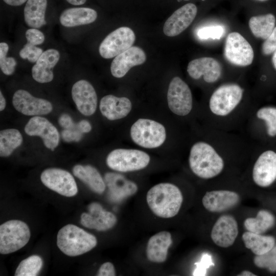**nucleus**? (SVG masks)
<instances>
[{
  "mask_svg": "<svg viewBox=\"0 0 276 276\" xmlns=\"http://www.w3.org/2000/svg\"><path fill=\"white\" fill-rule=\"evenodd\" d=\"M150 160V156L144 151L136 149H117L108 154L106 164L114 171L127 172L146 168Z\"/></svg>",
  "mask_w": 276,
  "mask_h": 276,
  "instance_id": "obj_6",
  "label": "nucleus"
},
{
  "mask_svg": "<svg viewBox=\"0 0 276 276\" xmlns=\"http://www.w3.org/2000/svg\"><path fill=\"white\" fill-rule=\"evenodd\" d=\"M182 1H190V0H177V1L178 2H180Z\"/></svg>",
  "mask_w": 276,
  "mask_h": 276,
  "instance_id": "obj_51",
  "label": "nucleus"
},
{
  "mask_svg": "<svg viewBox=\"0 0 276 276\" xmlns=\"http://www.w3.org/2000/svg\"><path fill=\"white\" fill-rule=\"evenodd\" d=\"M12 103L16 110L26 116L47 114L53 109L50 101L35 97L24 89H18L14 93Z\"/></svg>",
  "mask_w": 276,
  "mask_h": 276,
  "instance_id": "obj_12",
  "label": "nucleus"
},
{
  "mask_svg": "<svg viewBox=\"0 0 276 276\" xmlns=\"http://www.w3.org/2000/svg\"><path fill=\"white\" fill-rule=\"evenodd\" d=\"M42 50L36 45L27 42L19 51L20 57L23 59H27L31 62H36L42 54Z\"/></svg>",
  "mask_w": 276,
  "mask_h": 276,
  "instance_id": "obj_38",
  "label": "nucleus"
},
{
  "mask_svg": "<svg viewBox=\"0 0 276 276\" xmlns=\"http://www.w3.org/2000/svg\"><path fill=\"white\" fill-rule=\"evenodd\" d=\"M7 4L13 6H20L28 0H3Z\"/></svg>",
  "mask_w": 276,
  "mask_h": 276,
  "instance_id": "obj_46",
  "label": "nucleus"
},
{
  "mask_svg": "<svg viewBox=\"0 0 276 276\" xmlns=\"http://www.w3.org/2000/svg\"><path fill=\"white\" fill-rule=\"evenodd\" d=\"M224 33V29L220 25L205 26L197 32L198 37L201 40L219 39Z\"/></svg>",
  "mask_w": 276,
  "mask_h": 276,
  "instance_id": "obj_37",
  "label": "nucleus"
},
{
  "mask_svg": "<svg viewBox=\"0 0 276 276\" xmlns=\"http://www.w3.org/2000/svg\"><path fill=\"white\" fill-rule=\"evenodd\" d=\"M189 162L192 171L203 179L217 176L224 168L222 157L211 145L203 142H199L193 145Z\"/></svg>",
  "mask_w": 276,
  "mask_h": 276,
  "instance_id": "obj_2",
  "label": "nucleus"
},
{
  "mask_svg": "<svg viewBox=\"0 0 276 276\" xmlns=\"http://www.w3.org/2000/svg\"><path fill=\"white\" fill-rule=\"evenodd\" d=\"M108 187L109 198L114 202H121L135 194L138 190L136 184L123 175L108 172L104 177Z\"/></svg>",
  "mask_w": 276,
  "mask_h": 276,
  "instance_id": "obj_19",
  "label": "nucleus"
},
{
  "mask_svg": "<svg viewBox=\"0 0 276 276\" xmlns=\"http://www.w3.org/2000/svg\"><path fill=\"white\" fill-rule=\"evenodd\" d=\"M242 238L245 247L256 255H263L275 245V239L271 236H264L250 232L243 234Z\"/></svg>",
  "mask_w": 276,
  "mask_h": 276,
  "instance_id": "obj_29",
  "label": "nucleus"
},
{
  "mask_svg": "<svg viewBox=\"0 0 276 276\" xmlns=\"http://www.w3.org/2000/svg\"><path fill=\"white\" fill-rule=\"evenodd\" d=\"M99 108L103 116L113 121L126 117L131 111L132 104L127 98L109 95L101 99Z\"/></svg>",
  "mask_w": 276,
  "mask_h": 276,
  "instance_id": "obj_24",
  "label": "nucleus"
},
{
  "mask_svg": "<svg viewBox=\"0 0 276 276\" xmlns=\"http://www.w3.org/2000/svg\"><path fill=\"white\" fill-rule=\"evenodd\" d=\"M240 196L236 192L228 190L207 192L202 198L203 206L209 212L221 213L236 206L240 201Z\"/></svg>",
  "mask_w": 276,
  "mask_h": 276,
  "instance_id": "obj_21",
  "label": "nucleus"
},
{
  "mask_svg": "<svg viewBox=\"0 0 276 276\" xmlns=\"http://www.w3.org/2000/svg\"><path fill=\"white\" fill-rule=\"evenodd\" d=\"M73 174L84 182L94 192L102 194L106 184L100 173L94 167L87 165H76L72 169Z\"/></svg>",
  "mask_w": 276,
  "mask_h": 276,
  "instance_id": "obj_27",
  "label": "nucleus"
},
{
  "mask_svg": "<svg viewBox=\"0 0 276 276\" xmlns=\"http://www.w3.org/2000/svg\"><path fill=\"white\" fill-rule=\"evenodd\" d=\"M63 140L67 142H78L82 137V132L79 130H73L72 129H65L62 132Z\"/></svg>",
  "mask_w": 276,
  "mask_h": 276,
  "instance_id": "obj_42",
  "label": "nucleus"
},
{
  "mask_svg": "<svg viewBox=\"0 0 276 276\" xmlns=\"http://www.w3.org/2000/svg\"><path fill=\"white\" fill-rule=\"evenodd\" d=\"M27 43L37 45L42 44L44 41V36L42 32L36 28H31L26 32Z\"/></svg>",
  "mask_w": 276,
  "mask_h": 276,
  "instance_id": "obj_40",
  "label": "nucleus"
},
{
  "mask_svg": "<svg viewBox=\"0 0 276 276\" xmlns=\"http://www.w3.org/2000/svg\"><path fill=\"white\" fill-rule=\"evenodd\" d=\"M42 183L48 188L65 197H73L78 193V187L73 175L60 168H51L41 174Z\"/></svg>",
  "mask_w": 276,
  "mask_h": 276,
  "instance_id": "obj_10",
  "label": "nucleus"
},
{
  "mask_svg": "<svg viewBox=\"0 0 276 276\" xmlns=\"http://www.w3.org/2000/svg\"><path fill=\"white\" fill-rule=\"evenodd\" d=\"M275 223V217L270 212L262 210L258 212L256 217L246 219L244 225L250 232L262 234L271 228Z\"/></svg>",
  "mask_w": 276,
  "mask_h": 276,
  "instance_id": "obj_31",
  "label": "nucleus"
},
{
  "mask_svg": "<svg viewBox=\"0 0 276 276\" xmlns=\"http://www.w3.org/2000/svg\"><path fill=\"white\" fill-rule=\"evenodd\" d=\"M167 100L169 108L175 114L185 116L192 108V96L188 85L179 77H175L170 83Z\"/></svg>",
  "mask_w": 276,
  "mask_h": 276,
  "instance_id": "obj_11",
  "label": "nucleus"
},
{
  "mask_svg": "<svg viewBox=\"0 0 276 276\" xmlns=\"http://www.w3.org/2000/svg\"><path fill=\"white\" fill-rule=\"evenodd\" d=\"M9 46L7 43H0V67L6 75H11L15 71L16 61L12 57H7Z\"/></svg>",
  "mask_w": 276,
  "mask_h": 276,
  "instance_id": "obj_36",
  "label": "nucleus"
},
{
  "mask_svg": "<svg viewBox=\"0 0 276 276\" xmlns=\"http://www.w3.org/2000/svg\"><path fill=\"white\" fill-rule=\"evenodd\" d=\"M6 106V102L2 91H0V110H3Z\"/></svg>",
  "mask_w": 276,
  "mask_h": 276,
  "instance_id": "obj_47",
  "label": "nucleus"
},
{
  "mask_svg": "<svg viewBox=\"0 0 276 276\" xmlns=\"http://www.w3.org/2000/svg\"><path fill=\"white\" fill-rule=\"evenodd\" d=\"M222 68L219 63L211 57H201L191 61L187 67L190 76L198 79L203 76L208 83L217 81L221 75Z\"/></svg>",
  "mask_w": 276,
  "mask_h": 276,
  "instance_id": "obj_22",
  "label": "nucleus"
},
{
  "mask_svg": "<svg viewBox=\"0 0 276 276\" xmlns=\"http://www.w3.org/2000/svg\"><path fill=\"white\" fill-rule=\"evenodd\" d=\"M87 209L88 212L83 213L80 217V223L86 228L106 231L112 228L117 222L116 215L104 210L98 202L90 203Z\"/></svg>",
  "mask_w": 276,
  "mask_h": 276,
  "instance_id": "obj_13",
  "label": "nucleus"
},
{
  "mask_svg": "<svg viewBox=\"0 0 276 276\" xmlns=\"http://www.w3.org/2000/svg\"><path fill=\"white\" fill-rule=\"evenodd\" d=\"M275 17L270 13L251 17L249 21V28L257 38L267 39L275 28Z\"/></svg>",
  "mask_w": 276,
  "mask_h": 276,
  "instance_id": "obj_30",
  "label": "nucleus"
},
{
  "mask_svg": "<svg viewBox=\"0 0 276 276\" xmlns=\"http://www.w3.org/2000/svg\"><path fill=\"white\" fill-rule=\"evenodd\" d=\"M77 127L82 133H87L91 130V124L88 121L85 120L80 121L77 124Z\"/></svg>",
  "mask_w": 276,
  "mask_h": 276,
  "instance_id": "obj_45",
  "label": "nucleus"
},
{
  "mask_svg": "<svg viewBox=\"0 0 276 276\" xmlns=\"http://www.w3.org/2000/svg\"><path fill=\"white\" fill-rule=\"evenodd\" d=\"M276 50V27L262 45V52L265 55L273 53Z\"/></svg>",
  "mask_w": 276,
  "mask_h": 276,
  "instance_id": "obj_41",
  "label": "nucleus"
},
{
  "mask_svg": "<svg viewBox=\"0 0 276 276\" xmlns=\"http://www.w3.org/2000/svg\"><path fill=\"white\" fill-rule=\"evenodd\" d=\"M72 96L78 110L83 115L93 114L97 106V96L92 85L85 80L76 82L72 88Z\"/></svg>",
  "mask_w": 276,
  "mask_h": 276,
  "instance_id": "obj_16",
  "label": "nucleus"
},
{
  "mask_svg": "<svg viewBox=\"0 0 276 276\" xmlns=\"http://www.w3.org/2000/svg\"><path fill=\"white\" fill-rule=\"evenodd\" d=\"M97 16V11L90 8H71L62 12L59 20L62 26L73 27L91 24L96 20Z\"/></svg>",
  "mask_w": 276,
  "mask_h": 276,
  "instance_id": "obj_26",
  "label": "nucleus"
},
{
  "mask_svg": "<svg viewBox=\"0 0 276 276\" xmlns=\"http://www.w3.org/2000/svg\"><path fill=\"white\" fill-rule=\"evenodd\" d=\"M47 0H28L24 8L26 24L32 28H39L46 24L45 13Z\"/></svg>",
  "mask_w": 276,
  "mask_h": 276,
  "instance_id": "obj_28",
  "label": "nucleus"
},
{
  "mask_svg": "<svg viewBox=\"0 0 276 276\" xmlns=\"http://www.w3.org/2000/svg\"><path fill=\"white\" fill-rule=\"evenodd\" d=\"M146 59V54L142 49L131 47L115 57L110 66L111 74L114 77L122 78L132 67L142 64Z\"/></svg>",
  "mask_w": 276,
  "mask_h": 276,
  "instance_id": "obj_20",
  "label": "nucleus"
},
{
  "mask_svg": "<svg viewBox=\"0 0 276 276\" xmlns=\"http://www.w3.org/2000/svg\"><path fill=\"white\" fill-rule=\"evenodd\" d=\"M172 243V236L168 232L162 231L152 236L148 240L146 249L148 260L157 263L166 261Z\"/></svg>",
  "mask_w": 276,
  "mask_h": 276,
  "instance_id": "obj_25",
  "label": "nucleus"
},
{
  "mask_svg": "<svg viewBox=\"0 0 276 276\" xmlns=\"http://www.w3.org/2000/svg\"><path fill=\"white\" fill-rule=\"evenodd\" d=\"M23 139L21 133L16 129H7L0 132V156L8 157L20 146Z\"/></svg>",
  "mask_w": 276,
  "mask_h": 276,
  "instance_id": "obj_32",
  "label": "nucleus"
},
{
  "mask_svg": "<svg viewBox=\"0 0 276 276\" xmlns=\"http://www.w3.org/2000/svg\"><path fill=\"white\" fill-rule=\"evenodd\" d=\"M238 235V223L234 217L229 215L220 216L215 223L211 237L217 246L227 248L235 242Z\"/></svg>",
  "mask_w": 276,
  "mask_h": 276,
  "instance_id": "obj_18",
  "label": "nucleus"
},
{
  "mask_svg": "<svg viewBox=\"0 0 276 276\" xmlns=\"http://www.w3.org/2000/svg\"><path fill=\"white\" fill-rule=\"evenodd\" d=\"M116 275V272L114 265L109 262L102 264L97 273L98 276H114Z\"/></svg>",
  "mask_w": 276,
  "mask_h": 276,
  "instance_id": "obj_43",
  "label": "nucleus"
},
{
  "mask_svg": "<svg viewBox=\"0 0 276 276\" xmlns=\"http://www.w3.org/2000/svg\"><path fill=\"white\" fill-rule=\"evenodd\" d=\"M58 122L64 129H73L75 127V124L72 118L66 113H63L60 116Z\"/></svg>",
  "mask_w": 276,
  "mask_h": 276,
  "instance_id": "obj_44",
  "label": "nucleus"
},
{
  "mask_svg": "<svg viewBox=\"0 0 276 276\" xmlns=\"http://www.w3.org/2000/svg\"><path fill=\"white\" fill-rule=\"evenodd\" d=\"M238 275L240 276H256V275L248 270H244Z\"/></svg>",
  "mask_w": 276,
  "mask_h": 276,
  "instance_id": "obj_49",
  "label": "nucleus"
},
{
  "mask_svg": "<svg viewBox=\"0 0 276 276\" xmlns=\"http://www.w3.org/2000/svg\"><path fill=\"white\" fill-rule=\"evenodd\" d=\"M272 62L274 68L276 70V50L273 53Z\"/></svg>",
  "mask_w": 276,
  "mask_h": 276,
  "instance_id": "obj_50",
  "label": "nucleus"
},
{
  "mask_svg": "<svg viewBox=\"0 0 276 276\" xmlns=\"http://www.w3.org/2000/svg\"><path fill=\"white\" fill-rule=\"evenodd\" d=\"M258 118L265 121L267 133L270 136L276 135V108L266 106L259 109L257 112Z\"/></svg>",
  "mask_w": 276,
  "mask_h": 276,
  "instance_id": "obj_34",
  "label": "nucleus"
},
{
  "mask_svg": "<svg viewBox=\"0 0 276 276\" xmlns=\"http://www.w3.org/2000/svg\"><path fill=\"white\" fill-rule=\"evenodd\" d=\"M255 265L261 268H266L270 272H276V245L267 252L256 255L254 259Z\"/></svg>",
  "mask_w": 276,
  "mask_h": 276,
  "instance_id": "obj_35",
  "label": "nucleus"
},
{
  "mask_svg": "<svg viewBox=\"0 0 276 276\" xmlns=\"http://www.w3.org/2000/svg\"><path fill=\"white\" fill-rule=\"evenodd\" d=\"M243 93L242 88L237 84H225L219 87L210 99L211 112L218 116L229 114L241 102Z\"/></svg>",
  "mask_w": 276,
  "mask_h": 276,
  "instance_id": "obj_7",
  "label": "nucleus"
},
{
  "mask_svg": "<svg viewBox=\"0 0 276 276\" xmlns=\"http://www.w3.org/2000/svg\"><path fill=\"white\" fill-rule=\"evenodd\" d=\"M224 55L226 59L235 65L245 66L251 64L254 57L250 43L240 33H229L225 40Z\"/></svg>",
  "mask_w": 276,
  "mask_h": 276,
  "instance_id": "obj_8",
  "label": "nucleus"
},
{
  "mask_svg": "<svg viewBox=\"0 0 276 276\" xmlns=\"http://www.w3.org/2000/svg\"><path fill=\"white\" fill-rule=\"evenodd\" d=\"M31 233L28 225L19 220L7 221L0 225V253L14 252L29 242Z\"/></svg>",
  "mask_w": 276,
  "mask_h": 276,
  "instance_id": "obj_4",
  "label": "nucleus"
},
{
  "mask_svg": "<svg viewBox=\"0 0 276 276\" xmlns=\"http://www.w3.org/2000/svg\"><path fill=\"white\" fill-rule=\"evenodd\" d=\"M43 266V260L38 255H32L21 261L16 269L15 276H36Z\"/></svg>",
  "mask_w": 276,
  "mask_h": 276,
  "instance_id": "obj_33",
  "label": "nucleus"
},
{
  "mask_svg": "<svg viewBox=\"0 0 276 276\" xmlns=\"http://www.w3.org/2000/svg\"><path fill=\"white\" fill-rule=\"evenodd\" d=\"M146 200L150 209L156 216L170 218L178 213L183 196L176 186L170 183H160L148 191Z\"/></svg>",
  "mask_w": 276,
  "mask_h": 276,
  "instance_id": "obj_1",
  "label": "nucleus"
},
{
  "mask_svg": "<svg viewBox=\"0 0 276 276\" xmlns=\"http://www.w3.org/2000/svg\"><path fill=\"white\" fill-rule=\"evenodd\" d=\"M252 179L261 187L271 185L276 179V153L272 150L263 152L252 169Z\"/></svg>",
  "mask_w": 276,
  "mask_h": 276,
  "instance_id": "obj_17",
  "label": "nucleus"
},
{
  "mask_svg": "<svg viewBox=\"0 0 276 276\" xmlns=\"http://www.w3.org/2000/svg\"><path fill=\"white\" fill-rule=\"evenodd\" d=\"M26 133L30 136H38L44 146L54 151L59 143V134L57 128L43 117L35 116L31 118L25 127Z\"/></svg>",
  "mask_w": 276,
  "mask_h": 276,
  "instance_id": "obj_14",
  "label": "nucleus"
},
{
  "mask_svg": "<svg viewBox=\"0 0 276 276\" xmlns=\"http://www.w3.org/2000/svg\"><path fill=\"white\" fill-rule=\"evenodd\" d=\"M135 39V34L130 28H119L103 39L99 47V53L104 58H112L131 47Z\"/></svg>",
  "mask_w": 276,
  "mask_h": 276,
  "instance_id": "obj_9",
  "label": "nucleus"
},
{
  "mask_svg": "<svg viewBox=\"0 0 276 276\" xmlns=\"http://www.w3.org/2000/svg\"><path fill=\"white\" fill-rule=\"evenodd\" d=\"M57 245L65 255L76 257L87 252L97 245L96 237L83 229L72 224L59 229Z\"/></svg>",
  "mask_w": 276,
  "mask_h": 276,
  "instance_id": "obj_3",
  "label": "nucleus"
},
{
  "mask_svg": "<svg viewBox=\"0 0 276 276\" xmlns=\"http://www.w3.org/2000/svg\"><path fill=\"white\" fill-rule=\"evenodd\" d=\"M59 58L60 53L57 50L50 49L43 52L32 68L34 80L40 83L52 81L54 78L53 69Z\"/></svg>",
  "mask_w": 276,
  "mask_h": 276,
  "instance_id": "obj_23",
  "label": "nucleus"
},
{
  "mask_svg": "<svg viewBox=\"0 0 276 276\" xmlns=\"http://www.w3.org/2000/svg\"><path fill=\"white\" fill-rule=\"evenodd\" d=\"M196 268L193 272V275H205L207 269L211 266H214L212 256L208 254H204L201 257L199 262L195 263Z\"/></svg>",
  "mask_w": 276,
  "mask_h": 276,
  "instance_id": "obj_39",
  "label": "nucleus"
},
{
  "mask_svg": "<svg viewBox=\"0 0 276 276\" xmlns=\"http://www.w3.org/2000/svg\"><path fill=\"white\" fill-rule=\"evenodd\" d=\"M197 13V7L189 3L176 10L166 21L163 32L168 36H175L186 30L193 22Z\"/></svg>",
  "mask_w": 276,
  "mask_h": 276,
  "instance_id": "obj_15",
  "label": "nucleus"
},
{
  "mask_svg": "<svg viewBox=\"0 0 276 276\" xmlns=\"http://www.w3.org/2000/svg\"><path fill=\"white\" fill-rule=\"evenodd\" d=\"M255 1H260V2H264V1H266L267 0H255Z\"/></svg>",
  "mask_w": 276,
  "mask_h": 276,
  "instance_id": "obj_52",
  "label": "nucleus"
},
{
  "mask_svg": "<svg viewBox=\"0 0 276 276\" xmlns=\"http://www.w3.org/2000/svg\"><path fill=\"white\" fill-rule=\"evenodd\" d=\"M66 1L73 5H81L84 4L86 0H66Z\"/></svg>",
  "mask_w": 276,
  "mask_h": 276,
  "instance_id": "obj_48",
  "label": "nucleus"
},
{
  "mask_svg": "<svg viewBox=\"0 0 276 276\" xmlns=\"http://www.w3.org/2000/svg\"><path fill=\"white\" fill-rule=\"evenodd\" d=\"M130 136L137 145L146 148H155L164 143L166 132L160 123L150 119H140L131 126Z\"/></svg>",
  "mask_w": 276,
  "mask_h": 276,
  "instance_id": "obj_5",
  "label": "nucleus"
}]
</instances>
